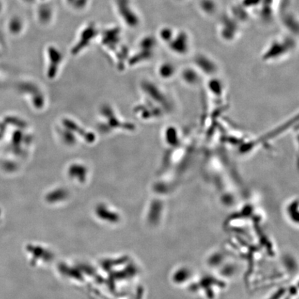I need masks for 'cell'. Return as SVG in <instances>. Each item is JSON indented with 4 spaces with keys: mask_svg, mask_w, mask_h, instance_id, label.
<instances>
[{
    "mask_svg": "<svg viewBox=\"0 0 299 299\" xmlns=\"http://www.w3.org/2000/svg\"><path fill=\"white\" fill-rule=\"evenodd\" d=\"M171 43L174 44V45H172V47L174 49V51H178V52H184L187 47V35L184 33L179 34Z\"/></svg>",
    "mask_w": 299,
    "mask_h": 299,
    "instance_id": "6da1fadb",
    "label": "cell"
},
{
    "mask_svg": "<svg viewBox=\"0 0 299 299\" xmlns=\"http://www.w3.org/2000/svg\"><path fill=\"white\" fill-rule=\"evenodd\" d=\"M173 32L171 31L170 29H165L161 31V37L164 38V40H169L170 38H173Z\"/></svg>",
    "mask_w": 299,
    "mask_h": 299,
    "instance_id": "7a4b0ae2",
    "label": "cell"
},
{
    "mask_svg": "<svg viewBox=\"0 0 299 299\" xmlns=\"http://www.w3.org/2000/svg\"><path fill=\"white\" fill-rule=\"evenodd\" d=\"M203 6L205 10H206V11H209V12L210 11H212L215 8V6L214 4H213V1H209V0H205V1L203 2Z\"/></svg>",
    "mask_w": 299,
    "mask_h": 299,
    "instance_id": "3957f363",
    "label": "cell"
}]
</instances>
